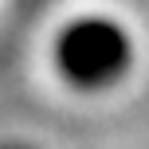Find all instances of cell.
Instances as JSON below:
<instances>
[{"mask_svg":"<svg viewBox=\"0 0 149 149\" xmlns=\"http://www.w3.org/2000/svg\"><path fill=\"white\" fill-rule=\"evenodd\" d=\"M130 59H134L130 36L114 20H98V16L74 20L55 43V63H59L63 79L82 90H102L118 82Z\"/></svg>","mask_w":149,"mask_h":149,"instance_id":"1","label":"cell"}]
</instances>
